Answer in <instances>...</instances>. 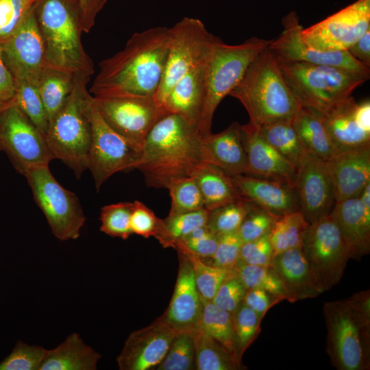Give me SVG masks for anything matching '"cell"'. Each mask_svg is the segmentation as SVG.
<instances>
[{
    "mask_svg": "<svg viewBox=\"0 0 370 370\" xmlns=\"http://www.w3.org/2000/svg\"><path fill=\"white\" fill-rule=\"evenodd\" d=\"M76 75L44 66L39 77L38 90L49 121L61 108L71 92Z\"/></svg>",
    "mask_w": 370,
    "mask_h": 370,
    "instance_id": "cell-33",
    "label": "cell"
},
{
    "mask_svg": "<svg viewBox=\"0 0 370 370\" xmlns=\"http://www.w3.org/2000/svg\"><path fill=\"white\" fill-rule=\"evenodd\" d=\"M14 94L13 77L5 63L0 45V101H12Z\"/></svg>",
    "mask_w": 370,
    "mask_h": 370,
    "instance_id": "cell-56",
    "label": "cell"
},
{
    "mask_svg": "<svg viewBox=\"0 0 370 370\" xmlns=\"http://www.w3.org/2000/svg\"><path fill=\"white\" fill-rule=\"evenodd\" d=\"M330 214L343 237L358 259L370 251V211L364 208L359 197L336 201Z\"/></svg>",
    "mask_w": 370,
    "mask_h": 370,
    "instance_id": "cell-25",
    "label": "cell"
},
{
    "mask_svg": "<svg viewBox=\"0 0 370 370\" xmlns=\"http://www.w3.org/2000/svg\"><path fill=\"white\" fill-rule=\"evenodd\" d=\"M277 217L254 206L237 231L243 243L258 239L269 234Z\"/></svg>",
    "mask_w": 370,
    "mask_h": 370,
    "instance_id": "cell-48",
    "label": "cell"
},
{
    "mask_svg": "<svg viewBox=\"0 0 370 370\" xmlns=\"http://www.w3.org/2000/svg\"><path fill=\"white\" fill-rule=\"evenodd\" d=\"M101 357L74 332L56 347L47 350L40 370H95Z\"/></svg>",
    "mask_w": 370,
    "mask_h": 370,
    "instance_id": "cell-29",
    "label": "cell"
},
{
    "mask_svg": "<svg viewBox=\"0 0 370 370\" xmlns=\"http://www.w3.org/2000/svg\"><path fill=\"white\" fill-rule=\"evenodd\" d=\"M246 166L244 175L295 184L297 168L259 134L249 122L241 125Z\"/></svg>",
    "mask_w": 370,
    "mask_h": 370,
    "instance_id": "cell-20",
    "label": "cell"
},
{
    "mask_svg": "<svg viewBox=\"0 0 370 370\" xmlns=\"http://www.w3.org/2000/svg\"><path fill=\"white\" fill-rule=\"evenodd\" d=\"M160 219L140 201L133 202L130 218V227L133 234L144 238L155 236L160 225Z\"/></svg>",
    "mask_w": 370,
    "mask_h": 370,
    "instance_id": "cell-53",
    "label": "cell"
},
{
    "mask_svg": "<svg viewBox=\"0 0 370 370\" xmlns=\"http://www.w3.org/2000/svg\"><path fill=\"white\" fill-rule=\"evenodd\" d=\"M325 162L336 201L358 197L370 183V145L337 153Z\"/></svg>",
    "mask_w": 370,
    "mask_h": 370,
    "instance_id": "cell-23",
    "label": "cell"
},
{
    "mask_svg": "<svg viewBox=\"0 0 370 370\" xmlns=\"http://www.w3.org/2000/svg\"><path fill=\"white\" fill-rule=\"evenodd\" d=\"M282 301V299L264 291L253 288L247 290L243 302L262 320L267 311Z\"/></svg>",
    "mask_w": 370,
    "mask_h": 370,
    "instance_id": "cell-54",
    "label": "cell"
},
{
    "mask_svg": "<svg viewBox=\"0 0 370 370\" xmlns=\"http://www.w3.org/2000/svg\"><path fill=\"white\" fill-rule=\"evenodd\" d=\"M47 350L18 340L10 354L0 362V370H40Z\"/></svg>",
    "mask_w": 370,
    "mask_h": 370,
    "instance_id": "cell-46",
    "label": "cell"
},
{
    "mask_svg": "<svg viewBox=\"0 0 370 370\" xmlns=\"http://www.w3.org/2000/svg\"><path fill=\"white\" fill-rule=\"evenodd\" d=\"M357 103L352 96L325 113H321L328 135L337 153L370 145V134L356 123Z\"/></svg>",
    "mask_w": 370,
    "mask_h": 370,
    "instance_id": "cell-27",
    "label": "cell"
},
{
    "mask_svg": "<svg viewBox=\"0 0 370 370\" xmlns=\"http://www.w3.org/2000/svg\"><path fill=\"white\" fill-rule=\"evenodd\" d=\"M271 40L251 37L238 45L220 39L205 64V98L198 124L202 137L210 135L216 109L239 83L250 63Z\"/></svg>",
    "mask_w": 370,
    "mask_h": 370,
    "instance_id": "cell-7",
    "label": "cell"
},
{
    "mask_svg": "<svg viewBox=\"0 0 370 370\" xmlns=\"http://www.w3.org/2000/svg\"><path fill=\"white\" fill-rule=\"evenodd\" d=\"M92 99L108 125L140 151L151 129L167 114L153 97L92 96Z\"/></svg>",
    "mask_w": 370,
    "mask_h": 370,
    "instance_id": "cell-14",
    "label": "cell"
},
{
    "mask_svg": "<svg viewBox=\"0 0 370 370\" xmlns=\"http://www.w3.org/2000/svg\"><path fill=\"white\" fill-rule=\"evenodd\" d=\"M205 164L203 137L197 126L167 113L151 129L136 169L147 186L166 188L173 180L194 176Z\"/></svg>",
    "mask_w": 370,
    "mask_h": 370,
    "instance_id": "cell-2",
    "label": "cell"
},
{
    "mask_svg": "<svg viewBox=\"0 0 370 370\" xmlns=\"http://www.w3.org/2000/svg\"><path fill=\"white\" fill-rule=\"evenodd\" d=\"M201 190L204 208L211 210L241 197L232 176L212 164H205L194 175Z\"/></svg>",
    "mask_w": 370,
    "mask_h": 370,
    "instance_id": "cell-31",
    "label": "cell"
},
{
    "mask_svg": "<svg viewBox=\"0 0 370 370\" xmlns=\"http://www.w3.org/2000/svg\"><path fill=\"white\" fill-rule=\"evenodd\" d=\"M133 202L123 201L104 206L101 209L100 230L112 236L127 240L133 234L130 218Z\"/></svg>",
    "mask_w": 370,
    "mask_h": 370,
    "instance_id": "cell-44",
    "label": "cell"
},
{
    "mask_svg": "<svg viewBox=\"0 0 370 370\" xmlns=\"http://www.w3.org/2000/svg\"><path fill=\"white\" fill-rule=\"evenodd\" d=\"M246 291L236 275L221 284L211 301L219 308L233 314L243 302Z\"/></svg>",
    "mask_w": 370,
    "mask_h": 370,
    "instance_id": "cell-51",
    "label": "cell"
},
{
    "mask_svg": "<svg viewBox=\"0 0 370 370\" xmlns=\"http://www.w3.org/2000/svg\"><path fill=\"white\" fill-rule=\"evenodd\" d=\"M90 77L76 75L75 86L58 112L49 121L45 138L54 159L61 160L77 178L87 170L91 141L86 88Z\"/></svg>",
    "mask_w": 370,
    "mask_h": 370,
    "instance_id": "cell-5",
    "label": "cell"
},
{
    "mask_svg": "<svg viewBox=\"0 0 370 370\" xmlns=\"http://www.w3.org/2000/svg\"><path fill=\"white\" fill-rule=\"evenodd\" d=\"M13 101V100H12ZM12 101H10V102H2V101H0V121H1V116H2V114L3 112V111L5 110V109L9 106V104L12 102ZM1 150V149H0Z\"/></svg>",
    "mask_w": 370,
    "mask_h": 370,
    "instance_id": "cell-59",
    "label": "cell"
},
{
    "mask_svg": "<svg viewBox=\"0 0 370 370\" xmlns=\"http://www.w3.org/2000/svg\"><path fill=\"white\" fill-rule=\"evenodd\" d=\"M170 34L164 72L153 97L162 108L174 84L190 70L205 62L221 39L208 32L201 20L188 16L170 27Z\"/></svg>",
    "mask_w": 370,
    "mask_h": 370,
    "instance_id": "cell-9",
    "label": "cell"
},
{
    "mask_svg": "<svg viewBox=\"0 0 370 370\" xmlns=\"http://www.w3.org/2000/svg\"><path fill=\"white\" fill-rule=\"evenodd\" d=\"M347 51L354 58L370 67V29Z\"/></svg>",
    "mask_w": 370,
    "mask_h": 370,
    "instance_id": "cell-57",
    "label": "cell"
},
{
    "mask_svg": "<svg viewBox=\"0 0 370 370\" xmlns=\"http://www.w3.org/2000/svg\"><path fill=\"white\" fill-rule=\"evenodd\" d=\"M229 95L241 103L256 127L292 121L301 107L268 46L250 63Z\"/></svg>",
    "mask_w": 370,
    "mask_h": 370,
    "instance_id": "cell-3",
    "label": "cell"
},
{
    "mask_svg": "<svg viewBox=\"0 0 370 370\" xmlns=\"http://www.w3.org/2000/svg\"><path fill=\"white\" fill-rule=\"evenodd\" d=\"M271 267L281 279L289 302L316 297L323 293L314 281L302 247L274 256Z\"/></svg>",
    "mask_w": 370,
    "mask_h": 370,
    "instance_id": "cell-24",
    "label": "cell"
},
{
    "mask_svg": "<svg viewBox=\"0 0 370 370\" xmlns=\"http://www.w3.org/2000/svg\"><path fill=\"white\" fill-rule=\"evenodd\" d=\"M254 206L245 198L241 197L208 210L206 226L217 236L237 232Z\"/></svg>",
    "mask_w": 370,
    "mask_h": 370,
    "instance_id": "cell-40",
    "label": "cell"
},
{
    "mask_svg": "<svg viewBox=\"0 0 370 370\" xmlns=\"http://www.w3.org/2000/svg\"><path fill=\"white\" fill-rule=\"evenodd\" d=\"M82 14V29L88 33L95 25L98 14L108 0H77Z\"/></svg>",
    "mask_w": 370,
    "mask_h": 370,
    "instance_id": "cell-55",
    "label": "cell"
},
{
    "mask_svg": "<svg viewBox=\"0 0 370 370\" xmlns=\"http://www.w3.org/2000/svg\"><path fill=\"white\" fill-rule=\"evenodd\" d=\"M283 31L271 41L269 49L280 62H305L341 68L370 78V67L355 58L347 51H321L306 45L301 36L303 29L295 12L282 19Z\"/></svg>",
    "mask_w": 370,
    "mask_h": 370,
    "instance_id": "cell-16",
    "label": "cell"
},
{
    "mask_svg": "<svg viewBox=\"0 0 370 370\" xmlns=\"http://www.w3.org/2000/svg\"><path fill=\"white\" fill-rule=\"evenodd\" d=\"M209 211L205 208L196 211L169 214L161 219L155 238L163 247L175 249L176 244L195 230L205 226Z\"/></svg>",
    "mask_w": 370,
    "mask_h": 370,
    "instance_id": "cell-37",
    "label": "cell"
},
{
    "mask_svg": "<svg viewBox=\"0 0 370 370\" xmlns=\"http://www.w3.org/2000/svg\"><path fill=\"white\" fill-rule=\"evenodd\" d=\"M243 244L238 232L219 236L217 249L211 258L212 265L225 269H234L239 262Z\"/></svg>",
    "mask_w": 370,
    "mask_h": 370,
    "instance_id": "cell-50",
    "label": "cell"
},
{
    "mask_svg": "<svg viewBox=\"0 0 370 370\" xmlns=\"http://www.w3.org/2000/svg\"><path fill=\"white\" fill-rule=\"evenodd\" d=\"M354 118L358 125L365 132L370 134V102L366 100L357 103L354 110Z\"/></svg>",
    "mask_w": 370,
    "mask_h": 370,
    "instance_id": "cell-58",
    "label": "cell"
},
{
    "mask_svg": "<svg viewBox=\"0 0 370 370\" xmlns=\"http://www.w3.org/2000/svg\"><path fill=\"white\" fill-rule=\"evenodd\" d=\"M166 189L169 190L171 199L169 214L205 208L201 190L194 176L173 180L168 184Z\"/></svg>",
    "mask_w": 370,
    "mask_h": 370,
    "instance_id": "cell-42",
    "label": "cell"
},
{
    "mask_svg": "<svg viewBox=\"0 0 370 370\" xmlns=\"http://www.w3.org/2000/svg\"><path fill=\"white\" fill-rule=\"evenodd\" d=\"M197 370H241L246 367L198 325L193 330Z\"/></svg>",
    "mask_w": 370,
    "mask_h": 370,
    "instance_id": "cell-32",
    "label": "cell"
},
{
    "mask_svg": "<svg viewBox=\"0 0 370 370\" xmlns=\"http://www.w3.org/2000/svg\"><path fill=\"white\" fill-rule=\"evenodd\" d=\"M370 29V0H357L301 32L304 42L321 51H347Z\"/></svg>",
    "mask_w": 370,
    "mask_h": 370,
    "instance_id": "cell-15",
    "label": "cell"
},
{
    "mask_svg": "<svg viewBox=\"0 0 370 370\" xmlns=\"http://www.w3.org/2000/svg\"><path fill=\"white\" fill-rule=\"evenodd\" d=\"M235 271L247 290L260 289L289 301L284 284L272 267L238 263Z\"/></svg>",
    "mask_w": 370,
    "mask_h": 370,
    "instance_id": "cell-39",
    "label": "cell"
},
{
    "mask_svg": "<svg viewBox=\"0 0 370 370\" xmlns=\"http://www.w3.org/2000/svg\"><path fill=\"white\" fill-rule=\"evenodd\" d=\"M302 249L319 288L327 291L342 278L352 253L329 214L310 224Z\"/></svg>",
    "mask_w": 370,
    "mask_h": 370,
    "instance_id": "cell-11",
    "label": "cell"
},
{
    "mask_svg": "<svg viewBox=\"0 0 370 370\" xmlns=\"http://www.w3.org/2000/svg\"><path fill=\"white\" fill-rule=\"evenodd\" d=\"M179 331L162 315L148 326L132 332L116 358L119 369H155L164 358Z\"/></svg>",
    "mask_w": 370,
    "mask_h": 370,
    "instance_id": "cell-19",
    "label": "cell"
},
{
    "mask_svg": "<svg viewBox=\"0 0 370 370\" xmlns=\"http://www.w3.org/2000/svg\"><path fill=\"white\" fill-rule=\"evenodd\" d=\"M193 330H180L177 333L164 358L156 367V370L196 369Z\"/></svg>",
    "mask_w": 370,
    "mask_h": 370,
    "instance_id": "cell-41",
    "label": "cell"
},
{
    "mask_svg": "<svg viewBox=\"0 0 370 370\" xmlns=\"http://www.w3.org/2000/svg\"><path fill=\"white\" fill-rule=\"evenodd\" d=\"M239 356L252 344L260 332L262 319L242 302L232 314Z\"/></svg>",
    "mask_w": 370,
    "mask_h": 370,
    "instance_id": "cell-45",
    "label": "cell"
},
{
    "mask_svg": "<svg viewBox=\"0 0 370 370\" xmlns=\"http://www.w3.org/2000/svg\"><path fill=\"white\" fill-rule=\"evenodd\" d=\"M284 78L301 106L325 113L352 97L366 81L358 73L328 65L278 61Z\"/></svg>",
    "mask_w": 370,
    "mask_h": 370,
    "instance_id": "cell-6",
    "label": "cell"
},
{
    "mask_svg": "<svg viewBox=\"0 0 370 370\" xmlns=\"http://www.w3.org/2000/svg\"><path fill=\"white\" fill-rule=\"evenodd\" d=\"M24 176L55 237L62 241L78 238L86 218L77 195L56 180L49 165L35 167Z\"/></svg>",
    "mask_w": 370,
    "mask_h": 370,
    "instance_id": "cell-10",
    "label": "cell"
},
{
    "mask_svg": "<svg viewBox=\"0 0 370 370\" xmlns=\"http://www.w3.org/2000/svg\"><path fill=\"white\" fill-rule=\"evenodd\" d=\"M273 258V251L268 234L258 239L244 243L241 249L238 263L271 267Z\"/></svg>",
    "mask_w": 370,
    "mask_h": 370,
    "instance_id": "cell-52",
    "label": "cell"
},
{
    "mask_svg": "<svg viewBox=\"0 0 370 370\" xmlns=\"http://www.w3.org/2000/svg\"><path fill=\"white\" fill-rule=\"evenodd\" d=\"M178 255L179 269L174 291L162 316L178 330H193L199 325L203 301L190 261L184 254L178 252Z\"/></svg>",
    "mask_w": 370,
    "mask_h": 370,
    "instance_id": "cell-22",
    "label": "cell"
},
{
    "mask_svg": "<svg viewBox=\"0 0 370 370\" xmlns=\"http://www.w3.org/2000/svg\"><path fill=\"white\" fill-rule=\"evenodd\" d=\"M34 14L44 46V66L90 77L94 64L82 42L78 1L37 0Z\"/></svg>",
    "mask_w": 370,
    "mask_h": 370,
    "instance_id": "cell-4",
    "label": "cell"
},
{
    "mask_svg": "<svg viewBox=\"0 0 370 370\" xmlns=\"http://www.w3.org/2000/svg\"><path fill=\"white\" fill-rule=\"evenodd\" d=\"M295 186L299 210L310 224L330 213L336 198L325 161L306 151L297 169Z\"/></svg>",
    "mask_w": 370,
    "mask_h": 370,
    "instance_id": "cell-18",
    "label": "cell"
},
{
    "mask_svg": "<svg viewBox=\"0 0 370 370\" xmlns=\"http://www.w3.org/2000/svg\"><path fill=\"white\" fill-rule=\"evenodd\" d=\"M206 161L234 176L245 173L246 158L241 136V125L233 122L223 131L203 137Z\"/></svg>",
    "mask_w": 370,
    "mask_h": 370,
    "instance_id": "cell-28",
    "label": "cell"
},
{
    "mask_svg": "<svg viewBox=\"0 0 370 370\" xmlns=\"http://www.w3.org/2000/svg\"><path fill=\"white\" fill-rule=\"evenodd\" d=\"M256 129L267 143L297 169L307 150L301 143L292 121H278Z\"/></svg>",
    "mask_w": 370,
    "mask_h": 370,
    "instance_id": "cell-36",
    "label": "cell"
},
{
    "mask_svg": "<svg viewBox=\"0 0 370 370\" xmlns=\"http://www.w3.org/2000/svg\"><path fill=\"white\" fill-rule=\"evenodd\" d=\"M241 197L276 217L299 210L294 184L247 175L232 176Z\"/></svg>",
    "mask_w": 370,
    "mask_h": 370,
    "instance_id": "cell-21",
    "label": "cell"
},
{
    "mask_svg": "<svg viewBox=\"0 0 370 370\" xmlns=\"http://www.w3.org/2000/svg\"><path fill=\"white\" fill-rule=\"evenodd\" d=\"M14 103L45 135L49 120L42 102L38 85L14 82Z\"/></svg>",
    "mask_w": 370,
    "mask_h": 370,
    "instance_id": "cell-43",
    "label": "cell"
},
{
    "mask_svg": "<svg viewBox=\"0 0 370 370\" xmlns=\"http://www.w3.org/2000/svg\"><path fill=\"white\" fill-rule=\"evenodd\" d=\"M37 0H0V44L18 27Z\"/></svg>",
    "mask_w": 370,
    "mask_h": 370,
    "instance_id": "cell-47",
    "label": "cell"
},
{
    "mask_svg": "<svg viewBox=\"0 0 370 370\" xmlns=\"http://www.w3.org/2000/svg\"><path fill=\"white\" fill-rule=\"evenodd\" d=\"M0 45L14 82L38 85L40 74L45 65V51L34 7Z\"/></svg>",
    "mask_w": 370,
    "mask_h": 370,
    "instance_id": "cell-17",
    "label": "cell"
},
{
    "mask_svg": "<svg viewBox=\"0 0 370 370\" xmlns=\"http://www.w3.org/2000/svg\"><path fill=\"white\" fill-rule=\"evenodd\" d=\"M309 225L300 210L278 217L269 234L273 256L291 249L302 247Z\"/></svg>",
    "mask_w": 370,
    "mask_h": 370,
    "instance_id": "cell-34",
    "label": "cell"
},
{
    "mask_svg": "<svg viewBox=\"0 0 370 370\" xmlns=\"http://www.w3.org/2000/svg\"><path fill=\"white\" fill-rule=\"evenodd\" d=\"M326 351L338 370H365L370 366V310L357 309L345 299L325 302Z\"/></svg>",
    "mask_w": 370,
    "mask_h": 370,
    "instance_id": "cell-8",
    "label": "cell"
},
{
    "mask_svg": "<svg viewBox=\"0 0 370 370\" xmlns=\"http://www.w3.org/2000/svg\"><path fill=\"white\" fill-rule=\"evenodd\" d=\"M206 62L190 70L174 84L164 104L167 113L177 114L197 128L205 98Z\"/></svg>",
    "mask_w": 370,
    "mask_h": 370,
    "instance_id": "cell-26",
    "label": "cell"
},
{
    "mask_svg": "<svg viewBox=\"0 0 370 370\" xmlns=\"http://www.w3.org/2000/svg\"><path fill=\"white\" fill-rule=\"evenodd\" d=\"M292 123L308 151L324 161L337 154L328 135L320 112L301 106Z\"/></svg>",
    "mask_w": 370,
    "mask_h": 370,
    "instance_id": "cell-30",
    "label": "cell"
},
{
    "mask_svg": "<svg viewBox=\"0 0 370 370\" xmlns=\"http://www.w3.org/2000/svg\"><path fill=\"white\" fill-rule=\"evenodd\" d=\"M88 114L92 135L87 169L91 172L99 191L103 184L116 173L136 169L140 151L108 125L97 109L92 95L88 103Z\"/></svg>",
    "mask_w": 370,
    "mask_h": 370,
    "instance_id": "cell-12",
    "label": "cell"
},
{
    "mask_svg": "<svg viewBox=\"0 0 370 370\" xmlns=\"http://www.w3.org/2000/svg\"><path fill=\"white\" fill-rule=\"evenodd\" d=\"M218 241L219 236L205 225L195 230L180 241L175 249L183 248L202 258H211L215 252Z\"/></svg>",
    "mask_w": 370,
    "mask_h": 370,
    "instance_id": "cell-49",
    "label": "cell"
},
{
    "mask_svg": "<svg viewBox=\"0 0 370 370\" xmlns=\"http://www.w3.org/2000/svg\"><path fill=\"white\" fill-rule=\"evenodd\" d=\"M190 261L198 291L204 300L212 301L221 284L236 275L234 269H225L204 262L202 258L183 248L176 249Z\"/></svg>",
    "mask_w": 370,
    "mask_h": 370,
    "instance_id": "cell-38",
    "label": "cell"
},
{
    "mask_svg": "<svg viewBox=\"0 0 370 370\" xmlns=\"http://www.w3.org/2000/svg\"><path fill=\"white\" fill-rule=\"evenodd\" d=\"M0 149L23 175L54 159L45 136L12 101L0 121Z\"/></svg>",
    "mask_w": 370,
    "mask_h": 370,
    "instance_id": "cell-13",
    "label": "cell"
},
{
    "mask_svg": "<svg viewBox=\"0 0 370 370\" xmlns=\"http://www.w3.org/2000/svg\"><path fill=\"white\" fill-rule=\"evenodd\" d=\"M203 309L199 326L238 360L239 356L232 314L202 299Z\"/></svg>",
    "mask_w": 370,
    "mask_h": 370,
    "instance_id": "cell-35",
    "label": "cell"
},
{
    "mask_svg": "<svg viewBox=\"0 0 370 370\" xmlns=\"http://www.w3.org/2000/svg\"><path fill=\"white\" fill-rule=\"evenodd\" d=\"M170 28L158 26L134 33L125 47L99 64L90 92L94 97H154L163 77Z\"/></svg>",
    "mask_w": 370,
    "mask_h": 370,
    "instance_id": "cell-1",
    "label": "cell"
}]
</instances>
